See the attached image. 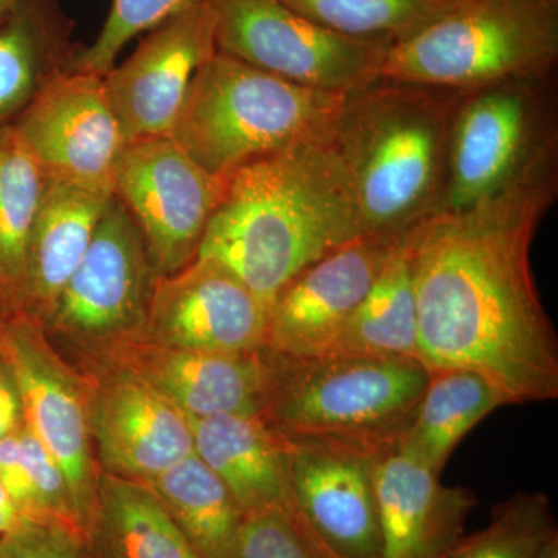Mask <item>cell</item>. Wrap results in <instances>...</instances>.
I'll return each mask as SVG.
<instances>
[{
  "label": "cell",
  "instance_id": "obj_13",
  "mask_svg": "<svg viewBox=\"0 0 558 558\" xmlns=\"http://www.w3.org/2000/svg\"><path fill=\"white\" fill-rule=\"evenodd\" d=\"M0 352L20 391L24 425L61 465L87 534L98 483L92 475L89 427L78 387L51 357L38 322L24 314L0 319Z\"/></svg>",
  "mask_w": 558,
  "mask_h": 558
},
{
  "label": "cell",
  "instance_id": "obj_5",
  "mask_svg": "<svg viewBox=\"0 0 558 558\" xmlns=\"http://www.w3.org/2000/svg\"><path fill=\"white\" fill-rule=\"evenodd\" d=\"M558 189L557 72L459 92L439 213Z\"/></svg>",
  "mask_w": 558,
  "mask_h": 558
},
{
  "label": "cell",
  "instance_id": "obj_22",
  "mask_svg": "<svg viewBox=\"0 0 558 558\" xmlns=\"http://www.w3.org/2000/svg\"><path fill=\"white\" fill-rule=\"evenodd\" d=\"M60 0H20L0 22V130L13 126L47 86L70 72L80 46Z\"/></svg>",
  "mask_w": 558,
  "mask_h": 558
},
{
  "label": "cell",
  "instance_id": "obj_35",
  "mask_svg": "<svg viewBox=\"0 0 558 558\" xmlns=\"http://www.w3.org/2000/svg\"><path fill=\"white\" fill-rule=\"evenodd\" d=\"M534 558H558V534L553 535V537L538 549Z\"/></svg>",
  "mask_w": 558,
  "mask_h": 558
},
{
  "label": "cell",
  "instance_id": "obj_36",
  "mask_svg": "<svg viewBox=\"0 0 558 558\" xmlns=\"http://www.w3.org/2000/svg\"><path fill=\"white\" fill-rule=\"evenodd\" d=\"M17 2L20 0H0V22L7 20L13 10L16 9Z\"/></svg>",
  "mask_w": 558,
  "mask_h": 558
},
{
  "label": "cell",
  "instance_id": "obj_14",
  "mask_svg": "<svg viewBox=\"0 0 558 558\" xmlns=\"http://www.w3.org/2000/svg\"><path fill=\"white\" fill-rule=\"evenodd\" d=\"M11 128L47 178L113 191L124 138L101 76L62 73Z\"/></svg>",
  "mask_w": 558,
  "mask_h": 558
},
{
  "label": "cell",
  "instance_id": "obj_23",
  "mask_svg": "<svg viewBox=\"0 0 558 558\" xmlns=\"http://www.w3.org/2000/svg\"><path fill=\"white\" fill-rule=\"evenodd\" d=\"M87 542L97 558H202L153 488L106 475Z\"/></svg>",
  "mask_w": 558,
  "mask_h": 558
},
{
  "label": "cell",
  "instance_id": "obj_12",
  "mask_svg": "<svg viewBox=\"0 0 558 558\" xmlns=\"http://www.w3.org/2000/svg\"><path fill=\"white\" fill-rule=\"evenodd\" d=\"M209 0L161 22L126 61L102 76L124 143L170 135L197 70L215 54Z\"/></svg>",
  "mask_w": 558,
  "mask_h": 558
},
{
  "label": "cell",
  "instance_id": "obj_2",
  "mask_svg": "<svg viewBox=\"0 0 558 558\" xmlns=\"http://www.w3.org/2000/svg\"><path fill=\"white\" fill-rule=\"evenodd\" d=\"M325 130L231 172L197 252L236 275L269 311L296 275L359 236Z\"/></svg>",
  "mask_w": 558,
  "mask_h": 558
},
{
  "label": "cell",
  "instance_id": "obj_33",
  "mask_svg": "<svg viewBox=\"0 0 558 558\" xmlns=\"http://www.w3.org/2000/svg\"><path fill=\"white\" fill-rule=\"evenodd\" d=\"M22 425H24V414H22L20 391L7 369L0 377V440L9 438Z\"/></svg>",
  "mask_w": 558,
  "mask_h": 558
},
{
  "label": "cell",
  "instance_id": "obj_38",
  "mask_svg": "<svg viewBox=\"0 0 558 558\" xmlns=\"http://www.w3.org/2000/svg\"><path fill=\"white\" fill-rule=\"evenodd\" d=\"M5 317H7V312H5V310H3L2 300H0V319L5 318Z\"/></svg>",
  "mask_w": 558,
  "mask_h": 558
},
{
  "label": "cell",
  "instance_id": "obj_32",
  "mask_svg": "<svg viewBox=\"0 0 558 558\" xmlns=\"http://www.w3.org/2000/svg\"><path fill=\"white\" fill-rule=\"evenodd\" d=\"M0 545L5 558H97L86 538L27 521L0 538Z\"/></svg>",
  "mask_w": 558,
  "mask_h": 558
},
{
  "label": "cell",
  "instance_id": "obj_34",
  "mask_svg": "<svg viewBox=\"0 0 558 558\" xmlns=\"http://www.w3.org/2000/svg\"><path fill=\"white\" fill-rule=\"evenodd\" d=\"M24 523L25 521L22 519L20 510H17L14 502L11 501L9 492H7L3 484L0 483V538L16 531V529H20Z\"/></svg>",
  "mask_w": 558,
  "mask_h": 558
},
{
  "label": "cell",
  "instance_id": "obj_28",
  "mask_svg": "<svg viewBox=\"0 0 558 558\" xmlns=\"http://www.w3.org/2000/svg\"><path fill=\"white\" fill-rule=\"evenodd\" d=\"M301 16L348 36L391 46L438 20L461 0H279Z\"/></svg>",
  "mask_w": 558,
  "mask_h": 558
},
{
  "label": "cell",
  "instance_id": "obj_11",
  "mask_svg": "<svg viewBox=\"0 0 558 558\" xmlns=\"http://www.w3.org/2000/svg\"><path fill=\"white\" fill-rule=\"evenodd\" d=\"M286 438L289 502L300 519L339 558H384L373 481L376 447Z\"/></svg>",
  "mask_w": 558,
  "mask_h": 558
},
{
  "label": "cell",
  "instance_id": "obj_27",
  "mask_svg": "<svg viewBox=\"0 0 558 558\" xmlns=\"http://www.w3.org/2000/svg\"><path fill=\"white\" fill-rule=\"evenodd\" d=\"M47 175L13 128L0 130V300L7 317L20 312L28 240Z\"/></svg>",
  "mask_w": 558,
  "mask_h": 558
},
{
  "label": "cell",
  "instance_id": "obj_30",
  "mask_svg": "<svg viewBox=\"0 0 558 558\" xmlns=\"http://www.w3.org/2000/svg\"><path fill=\"white\" fill-rule=\"evenodd\" d=\"M207 0H113L108 20L89 47H80L70 72L105 76L131 39Z\"/></svg>",
  "mask_w": 558,
  "mask_h": 558
},
{
  "label": "cell",
  "instance_id": "obj_3",
  "mask_svg": "<svg viewBox=\"0 0 558 558\" xmlns=\"http://www.w3.org/2000/svg\"><path fill=\"white\" fill-rule=\"evenodd\" d=\"M457 90L379 80L323 132L359 236L400 240L438 215Z\"/></svg>",
  "mask_w": 558,
  "mask_h": 558
},
{
  "label": "cell",
  "instance_id": "obj_6",
  "mask_svg": "<svg viewBox=\"0 0 558 558\" xmlns=\"http://www.w3.org/2000/svg\"><path fill=\"white\" fill-rule=\"evenodd\" d=\"M557 65L558 0H461L388 46L380 80L464 92Z\"/></svg>",
  "mask_w": 558,
  "mask_h": 558
},
{
  "label": "cell",
  "instance_id": "obj_9",
  "mask_svg": "<svg viewBox=\"0 0 558 558\" xmlns=\"http://www.w3.org/2000/svg\"><path fill=\"white\" fill-rule=\"evenodd\" d=\"M223 180L202 170L170 135L124 143L113 194L138 227L160 277L196 259Z\"/></svg>",
  "mask_w": 558,
  "mask_h": 558
},
{
  "label": "cell",
  "instance_id": "obj_25",
  "mask_svg": "<svg viewBox=\"0 0 558 558\" xmlns=\"http://www.w3.org/2000/svg\"><path fill=\"white\" fill-rule=\"evenodd\" d=\"M146 484L202 558L236 556L244 512L196 453Z\"/></svg>",
  "mask_w": 558,
  "mask_h": 558
},
{
  "label": "cell",
  "instance_id": "obj_17",
  "mask_svg": "<svg viewBox=\"0 0 558 558\" xmlns=\"http://www.w3.org/2000/svg\"><path fill=\"white\" fill-rule=\"evenodd\" d=\"M439 476L402 435L376 447L373 481L384 558H439L464 535L478 499L468 488L444 486Z\"/></svg>",
  "mask_w": 558,
  "mask_h": 558
},
{
  "label": "cell",
  "instance_id": "obj_19",
  "mask_svg": "<svg viewBox=\"0 0 558 558\" xmlns=\"http://www.w3.org/2000/svg\"><path fill=\"white\" fill-rule=\"evenodd\" d=\"M94 432L106 468L138 483L194 453L191 418L131 373L101 392Z\"/></svg>",
  "mask_w": 558,
  "mask_h": 558
},
{
  "label": "cell",
  "instance_id": "obj_18",
  "mask_svg": "<svg viewBox=\"0 0 558 558\" xmlns=\"http://www.w3.org/2000/svg\"><path fill=\"white\" fill-rule=\"evenodd\" d=\"M134 354L131 374L193 418L263 416L269 399L270 349L218 354L153 343Z\"/></svg>",
  "mask_w": 558,
  "mask_h": 558
},
{
  "label": "cell",
  "instance_id": "obj_37",
  "mask_svg": "<svg viewBox=\"0 0 558 558\" xmlns=\"http://www.w3.org/2000/svg\"><path fill=\"white\" fill-rule=\"evenodd\" d=\"M5 371H7L5 362H3L2 352H0V377H2L3 374H5Z\"/></svg>",
  "mask_w": 558,
  "mask_h": 558
},
{
  "label": "cell",
  "instance_id": "obj_7",
  "mask_svg": "<svg viewBox=\"0 0 558 558\" xmlns=\"http://www.w3.org/2000/svg\"><path fill=\"white\" fill-rule=\"evenodd\" d=\"M271 355L274 374L263 417L292 438L381 446L409 428L429 379L418 360Z\"/></svg>",
  "mask_w": 558,
  "mask_h": 558
},
{
  "label": "cell",
  "instance_id": "obj_21",
  "mask_svg": "<svg viewBox=\"0 0 558 558\" xmlns=\"http://www.w3.org/2000/svg\"><path fill=\"white\" fill-rule=\"evenodd\" d=\"M190 418L194 453L226 484L244 515L289 502L288 438L266 418Z\"/></svg>",
  "mask_w": 558,
  "mask_h": 558
},
{
  "label": "cell",
  "instance_id": "obj_24",
  "mask_svg": "<svg viewBox=\"0 0 558 558\" xmlns=\"http://www.w3.org/2000/svg\"><path fill=\"white\" fill-rule=\"evenodd\" d=\"M417 301L411 233L391 255L329 354L417 359Z\"/></svg>",
  "mask_w": 558,
  "mask_h": 558
},
{
  "label": "cell",
  "instance_id": "obj_31",
  "mask_svg": "<svg viewBox=\"0 0 558 558\" xmlns=\"http://www.w3.org/2000/svg\"><path fill=\"white\" fill-rule=\"evenodd\" d=\"M234 558H339L290 502L245 513Z\"/></svg>",
  "mask_w": 558,
  "mask_h": 558
},
{
  "label": "cell",
  "instance_id": "obj_4",
  "mask_svg": "<svg viewBox=\"0 0 558 558\" xmlns=\"http://www.w3.org/2000/svg\"><path fill=\"white\" fill-rule=\"evenodd\" d=\"M347 94L311 89L216 50L194 76L170 137L218 179L328 126Z\"/></svg>",
  "mask_w": 558,
  "mask_h": 558
},
{
  "label": "cell",
  "instance_id": "obj_26",
  "mask_svg": "<svg viewBox=\"0 0 558 558\" xmlns=\"http://www.w3.org/2000/svg\"><path fill=\"white\" fill-rule=\"evenodd\" d=\"M497 388L469 369L429 371V379L402 439L432 468L442 470L459 440L505 407Z\"/></svg>",
  "mask_w": 558,
  "mask_h": 558
},
{
  "label": "cell",
  "instance_id": "obj_8",
  "mask_svg": "<svg viewBox=\"0 0 558 558\" xmlns=\"http://www.w3.org/2000/svg\"><path fill=\"white\" fill-rule=\"evenodd\" d=\"M216 49L311 89L349 94L380 80L387 44L348 38L279 0H209Z\"/></svg>",
  "mask_w": 558,
  "mask_h": 558
},
{
  "label": "cell",
  "instance_id": "obj_29",
  "mask_svg": "<svg viewBox=\"0 0 558 558\" xmlns=\"http://www.w3.org/2000/svg\"><path fill=\"white\" fill-rule=\"evenodd\" d=\"M556 534L549 498L519 492L494 510L486 527L462 535L439 558H534Z\"/></svg>",
  "mask_w": 558,
  "mask_h": 558
},
{
  "label": "cell",
  "instance_id": "obj_15",
  "mask_svg": "<svg viewBox=\"0 0 558 558\" xmlns=\"http://www.w3.org/2000/svg\"><path fill=\"white\" fill-rule=\"evenodd\" d=\"M153 343L247 354L266 348L269 306L216 260L159 277L145 323Z\"/></svg>",
  "mask_w": 558,
  "mask_h": 558
},
{
  "label": "cell",
  "instance_id": "obj_20",
  "mask_svg": "<svg viewBox=\"0 0 558 558\" xmlns=\"http://www.w3.org/2000/svg\"><path fill=\"white\" fill-rule=\"evenodd\" d=\"M113 191L47 178L28 240L20 312L39 322L86 255Z\"/></svg>",
  "mask_w": 558,
  "mask_h": 558
},
{
  "label": "cell",
  "instance_id": "obj_16",
  "mask_svg": "<svg viewBox=\"0 0 558 558\" xmlns=\"http://www.w3.org/2000/svg\"><path fill=\"white\" fill-rule=\"evenodd\" d=\"M400 240L354 238L296 275L271 303L266 348L288 359L329 354Z\"/></svg>",
  "mask_w": 558,
  "mask_h": 558
},
{
  "label": "cell",
  "instance_id": "obj_10",
  "mask_svg": "<svg viewBox=\"0 0 558 558\" xmlns=\"http://www.w3.org/2000/svg\"><path fill=\"white\" fill-rule=\"evenodd\" d=\"M159 277L138 227L113 194L86 255L44 319L89 339L131 332L145 326Z\"/></svg>",
  "mask_w": 558,
  "mask_h": 558
},
{
  "label": "cell",
  "instance_id": "obj_39",
  "mask_svg": "<svg viewBox=\"0 0 558 558\" xmlns=\"http://www.w3.org/2000/svg\"><path fill=\"white\" fill-rule=\"evenodd\" d=\"M0 558H5V556H3L2 545H0Z\"/></svg>",
  "mask_w": 558,
  "mask_h": 558
},
{
  "label": "cell",
  "instance_id": "obj_1",
  "mask_svg": "<svg viewBox=\"0 0 558 558\" xmlns=\"http://www.w3.org/2000/svg\"><path fill=\"white\" fill-rule=\"evenodd\" d=\"M558 189L515 191L411 231L417 359L469 369L506 405L558 398V340L531 269V245Z\"/></svg>",
  "mask_w": 558,
  "mask_h": 558
}]
</instances>
